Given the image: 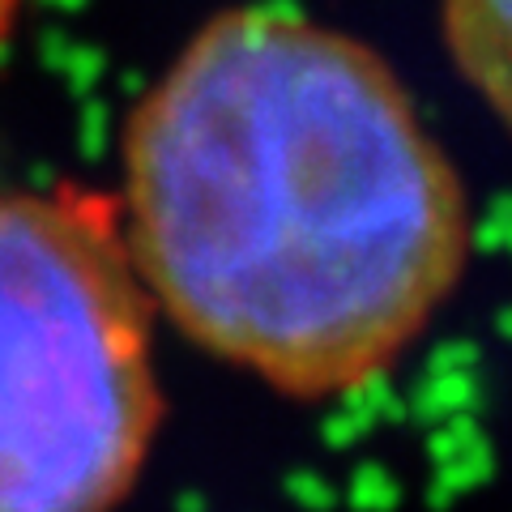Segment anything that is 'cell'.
Instances as JSON below:
<instances>
[{
	"label": "cell",
	"instance_id": "cell-1",
	"mask_svg": "<svg viewBox=\"0 0 512 512\" xmlns=\"http://www.w3.org/2000/svg\"><path fill=\"white\" fill-rule=\"evenodd\" d=\"M124 244L197 346L291 397L410 350L470 261V201L372 47L274 9L197 30L124 137Z\"/></svg>",
	"mask_w": 512,
	"mask_h": 512
},
{
	"label": "cell",
	"instance_id": "cell-2",
	"mask_svg": "<svg viewBox=\"0 0 512 512\" xmlns=\"http://www.w3.org/2000/svg\"><path fill=\"white\" fill-rule=\"evenodd\" d=\"M150 295L120 205L0 192V512H111L158 414Z\"/></svg>",
	"mask_w": 512,
	"mask_h": 512
},
{
	"label": "cell",
	"instance_id": "cell-3",
	"mask_svg": "<svg viewBox=\"0 0 512 512\" xmlns=\"http://www.w3.org/2000/svg\"><path fill=\"white\" fill-rule=\"evenodd\" d=\"M444 43L461 77L512 128V0H444Z\"/></svg>",
	"mask_w": 512,
	"mask_h": 512
},
{
	"label": "cell",
	"instance_id": "cell-4",
	"mask_svg": "<svg viewBox=\"0 0 512 512\" xmlns=\"http://www.w3.org/2000/svg\"><path fill=\"white\" fill-rule=\"evenodd\" d=\"M13 9H18V0H0V39H5V30L13 22Z\"/></svg>",
	"mask_w": 512,
	"mask_h": 512
}]
</instances>
